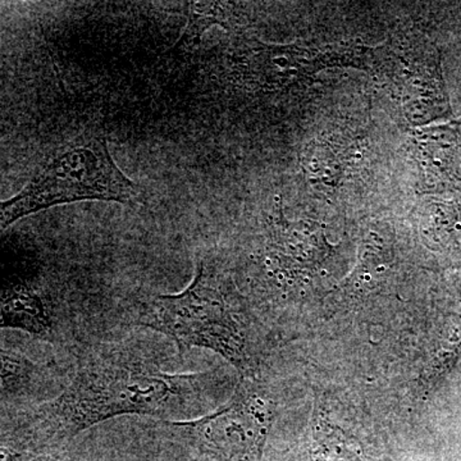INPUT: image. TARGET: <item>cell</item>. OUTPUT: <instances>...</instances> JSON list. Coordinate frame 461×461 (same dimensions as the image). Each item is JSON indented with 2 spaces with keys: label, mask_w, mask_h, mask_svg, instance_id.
<instances>
[{
  "label": "cell",
  "mask_w": 461,
  "mask_h": 461,
  "mask_svg": "<svg viewBox=\"0 0 461 461\" xmlns=\"http://www.w3.org/2000/svg\"><path fill=\"white\" fill-rule=\"evenodd\" d=\"M214 386V373H169L129 351H105L85 359L35 420L54 437H74L121 415L184 420L204 409Z\"/></svg>",
  "instance_id": "cell-1"
},
{
  "label": "cell",
  "mask_w": 461,
  "mask_h": 461,
  "mask_svg": "<svg viewBox=\"0 0 461 461\" xmlns=\"http://www.w3.org/2000/svg\"><path fill=\"white\" fill-rule=\"evenodd\" d=\"M138 323L171 338L180 354L209 348L222 355L242 377L256 375V338L247 315L204 263L198 264L195 277L182 293L153 297Z\"/></svg>",
  "instance_id": "cell-2"
},
{
  "label": "cell",
  "mask_w": 461,
  "mask_h": 461,
  "mask_svg": "<svg viewBox=\"0 0 461 461\" xmlns=\"http://www.w3.org/2000/svg\"><path fill=\"white\" fill-rule=\"evenodd\" d=\"M85 200L136 205L140 189L115 165L107 141L81 136L58 149L17 195L0 203V227L29 215Z\"/></svg>",
  "instance_id": "cell-3"
},
{
  "label": "cell",
  "mask_w": 461,
  "mask_h": 461,
  "mask_svg": "<svg viewBox=\"0 0 461 461\" xmlns=\"http://www.w3.org/2000/svg\"><path fill=\"white\" fill-rule=\"evenodd\" d=\"M275 400L256 379L242 377L226 405L198 420L178 421L187 442L217 461H263L276 420Z\"/></svg>",
  "instance_id": "cell-4"
},
{
  "label": "cell",
  "mask_w": 461,
  "mask_h": 461,
  "mask_svg": "<svg viewBox=\"0 0 461 461\" xmlns=\"http://www.w3.org/2000/svg\"><path fill=\"white\" fill-rule=\"evenodd\" d=\"M335 57H338V50L329 54V51L323 53L299 45L258 44L248 54V68L258 83L266 86H285L317 74L324 66L330 65V58Z\"/></svg>",
  "instance_id": "cell-5"
},
{
  "label": "cell",
  "mask_w": 461,
  "mask_h": 461,
  "mask_svg": "<svg viewBox=\"0 0 461 461\" xmlns=\"http://www.w3.org/2000/svg\"><path fill=\"white\" fill-rule=\"evenodd\" d=\"M0 329H17L50 336L51 321L41 297L26 286L0 291Z\"/></svg>",
  "instance_id": "cell-6"
},
{
  "label": "cell",
  "mask_w": 461,
  "mask_h": 461,
  "mask_svg": "<svg viewBox=\"0 0 461 461\" xmlns=\"http://www.w3.org/2000/svg\"><path fill=\"white\" fill-rule=\"evenodd\" d=\"M415 145L427 180L461 182V144L453 131L420 133Z\"/></svg>",
  "instance_id": "cell-7"
},
{
  "label": "cell",
  "mask_w": 461,
  "mask_h": 461,
  "mask_svg": "<svg viewBox=\"0 0 461 461\" xmlns=\"http://www.w3.org/2000/svg\"><path fill=\"white\" fill-rule=\"evenodd\" d=\"M304 461H366L359 444L315 408Z\"/></svg>",
  "instance_id": "cell-8"
},
{
  "label": "cell",
  "mask_w": 461,
  "mask_h": 461,
  "mask_svg": "<svg viewBox=\"0 0 461 461\" xmlns=\"http://www.w3.org/2000/svg\"><path fill=\"white\" fill-rule=\"evenodd\" d=\"M226 9L220 3H190L189 21L176 47H190L212 25H226Z\"/></svg>",
  "instance_id": "cell-9"
},
{
  "label": "cell",
  "mask_w": 461,
  "mask_h": 461,
  "mask_svg": "<svg viewBox=\"0 0 461 461\" xmlns=\"http://www.w3.org/2000/svg\"><path fill=\"white\" fill-rule=\"evenodd\" d=\"M461 357V329L448 339L447 344L442 346L441 350L436 354L435 359L429 363L420 379V386L427 393L446 377L447 373L453 371L455 364Z\"/></svg>",
  "instance_id": "cell-10"
},
{
  "label": "cell",
  "mask_w": 461,
  "mask_h": 461,
  "mask_svg": "<svg viewBox=\"0 0 461 461\" xmlns=\"http://www.w3.org/2000/svg\"><path fill=\"white\" fill-rule=\"evenodd\" d=\"M32 364L0 348V388L18 386L32 372Z\"/></svg>",
  "instance_id": "cell-11"
},
{
  "label": "cell",
  "mask_w": 461,
  "mask_h": 461,
  "mask_svg": "<svg viewBox=\"0 0 461 461\" xmlns=\"http://www.w3.org/2000/svg\"><path fill=\"white\" fill-rule=\"evenodd\" d=\"M17 453L11 445L0 439V461H14Z\"/></svg>",
  "instance_id": "cell-12"
},
{
  "label": "cell",
  "mask_w": 461,
  "mask_h": 461,
  "mask_svg": "<svg viewBox=\"0 0 461 461\" xmlns=\"http://www.w3.org/2000/svg\"><path fill=\"white\" fill-rule=\"evenodd\" d=\"M21 461H54L50 456H45V455H38V456H29L26 459Z\"/></svg>",
  "instance_id": "cell-13"
}]
</instances>
